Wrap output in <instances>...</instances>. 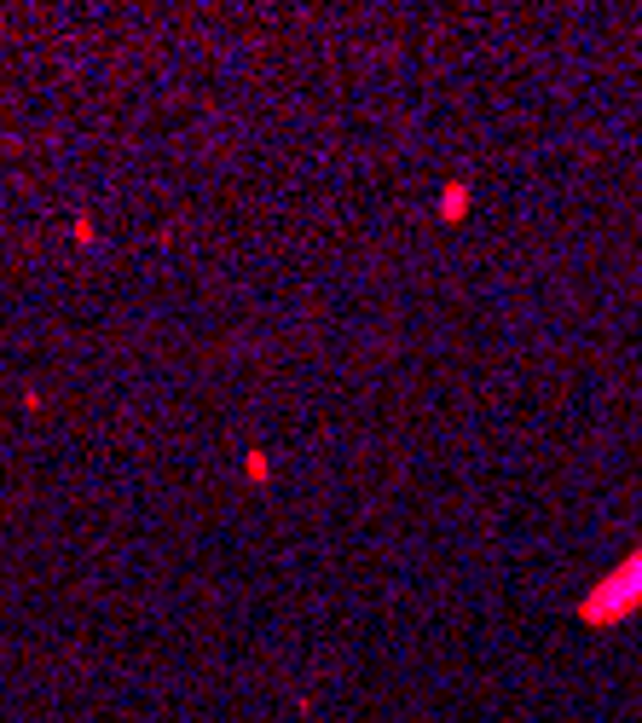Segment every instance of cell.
I'll return each mask as SVG.
<instances>
[{
  "mask_svg": "<svg viewBox=\"0 0 642 723\" xmlns=\"http://www.w3.org/2000/svg\"><path fill=\"white\" fill-rule=\"evenodd\" d=\"M440 208H446V214H451V220H457V214H463V208H469V197H463V185H451V191H446V203H440Z\"/></svg>",
  "mask_w": 642,
  "mask_h": 723,
  "instance_id": "cell-1",
  "label": "cell"
}]
</instances>
